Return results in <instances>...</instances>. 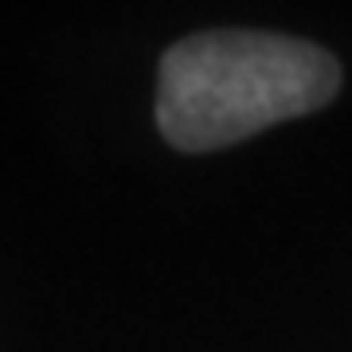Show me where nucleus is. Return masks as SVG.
Returning <instances> with one entry per match:
<instances>
[{
	"instance_id": "f257e3e1",
	"label": "nucleus",
	"mask_w": 352,
	"mask_h": 352,
	"mask_svg": "<svg viewBox=\"0 0 352 352\" xmlns=\"http://www.w3.org/2000/svg\"><path fill=\"white\" fill-rule=\"evenodd\" d=\"M337 87V59L317 43L204 32L164 51L157 126L180 153H212L325 106Z\"/></svg>"
}]
</instances>
